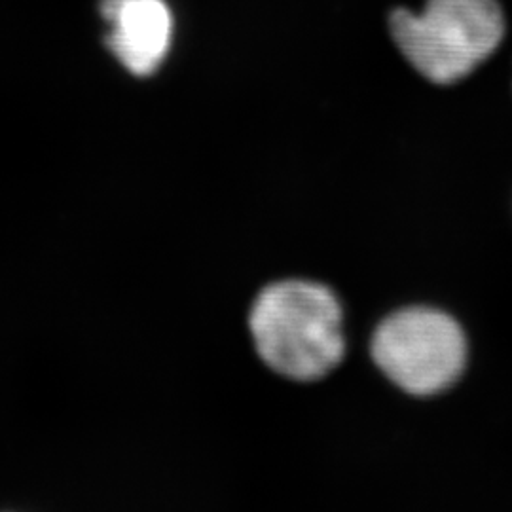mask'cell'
<instances>
[{
    "mask_svg": "<svg viewBox=\"0 0 512 512\" xmlns=\"http://www.w3.org/2000/svg\"><path fill=\"white\" fill-rule=\"evenodd\" d=\"M389 27L408 63L440 86L473 73L505 37L497 0H427L421 14L393 12Z\"/></svg>",
    "mask_w": 512,
    "mask_h": 512,
    "instance_id": "7a4b0ae2",
    "label": "cell"
},
{
    "mask_svg": "<svg viewBox=\"0 0 512 512\" xmlns=\"http://www.w3.org/2000/svg\"><path fill=\"white\" fill-rule=\"evenodd\" d=\"M249 332L260 361L293 382H317L346 355L344 311L334 293L310 281H281L256 296Z\"/></svg>",
    "mask_w": 512,
    "mask_h": 512,
    "instance_id": "6da1fadb",
    "label": "cell"
},
{
    "mask_svg": "<svg viewBox=\"0 0 512 512\" xmlns=\"http://www.w3.org/2000/svg\"><path fill=\"white\" fill-rule=\"evenodd\" d=\"M374 365L412 397H433L458 382L467 365V338L450 315L406 308L389 315L372 336Z\"/></svg>",
    "mask_w": 512,
    "mask_h": 512,
    "instance_id": "3957f363",
    "label": "cell"
},
{
    "mask_svg": "<svg viewBox=\"0 0 512 512\" xmlns=\"http://www.w3.org/2000/svg\"><path fill=\"white\" fill-rule=\"evenodd\" d=\"M101 16L110 25L107 46L135 76L160 69L173 37V16L164 0H103Z\"/></svg>",
    "mask_w": 512,
    "mask_h": 512,
    "instance_id": "277c9868",
    "label": "cell"
}]
</instances>
